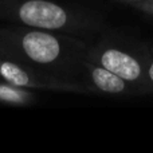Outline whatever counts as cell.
<instances>
[{
  "label": "cell",
  "mask_w": 153,
  "mask_h": 153,
  "mask_svg": "<svg viewBox=\"0 0 153 153\" xmlns=\"http://www.w3.org/2000/svg\"><path fill=\"white\" fill-rule=\"evenodd\" d=\"M0 79L13 86L23 89H48L58 90L65 89L66 85L61 83L56 78L39 75L34 71L24 69L13 61L0 58Z\"/></svg>",
  "instance_id": "cell-3"
},
{
  "label": "cell",
  "mask_w": 153,
  "mask_h": 153,
  "mask_svg": "<svg viewBox=\"0 0 153 153\" xmlns=\"http://www.w3.org/2000/svg\"><path fill=\"white\" fill-rule=\"evenodd\" d=\"M149 76H151V79L153 81V63L151 65V67H149Z\"/></svg>",
  "instance_id": "cell-7"
},
{
  "label": "cell",
  "mask_w": 153,
  "mask_h": 153,
  "mask_svg": "<svg viewBox=\"0 0 153 153\" xmlns=\"http://www.w3.org/2000/svg\"><path fill=\"white\" fill-rule=\"evenodd\" d=\"M0 50L38 66H54L65 55V40L53 31L39 28L0 32Z\"/></svg>",
  "instance_id": "cell-1"
},
{
  "label": "cell",
  "mask_w": 153,
  "mask_h": 153,
  "mask_svg": "<svg viewBox=\"0 0 153 153\" xmlns=\"http://www.w3.org/2000/svg\"><path fill=\"white\" fill-rule=\"evenodd\" d=\"M101 66L121 76L125 81H136L141 74V66L133 56L116 48H109L101 55Z\"/></svg>",
  "instance_id": "cell-4"
},
{
  "label": "cell",
  "mask_w": 153,
  "mask_h": 153,
  "mask_svg": "<svg viewBox=\"0 0 153 153\" xmlns=\"http://www.w3.org/2000/svg\"><path fill=\"white\" fill-rule=\"evenodd\" d=\"M12 15L26 27L46 31H61L71 26V13L50 0H23L13 7Z\"/></svg>",
  "instance_id": "cell-2"
},
{
  "label": "cell",
  "mask_w": 153,
  "mask_h": 153,
  "mask_svg": "<svg viewBox=\"0 0 153 153\" xmlns=\"http://www.w3.org/2000/svg\"><path fill=\"white\" fill-rule=\"evenodd\" d=\"M91 79L95 86L105 93L117 94V93L124 91V89H125V79H122L121 76L111 73L110 70L105 69L103 66L93 67Z\"/></svg>",
  "instance_id": "cell-5"
},
{
  "label": "cell",
  "mask_w": 153,
  "mask_h": 153,
  "mask_svg": "<svg viewBox=\"0 0 153 153\" xmlns=\"http://www.w3.org/2000/svg\"><path fill=\"white\" fill-rule=\"evenodd\" d=\"M35 100V95L23 87L13 86L7 82H0V102L7 105L24 106L31 105Z\"/></svg>",
  "instance_id": "cell-6"
}]
</instances>
